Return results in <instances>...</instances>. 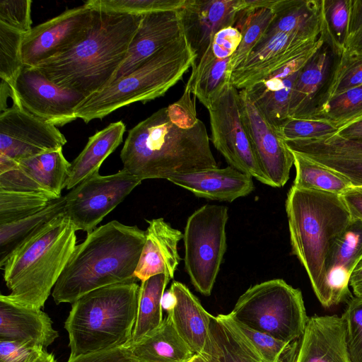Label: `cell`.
<instances>
[{
	"instance_id": "ab89813d",
	"label": "cell",
	"mask_w": 362,
	"mask_h": 362,
	"mask_svg": "<svg viewBox=\"0 0 362 362\" xmlns=\"http://www.w3.org/2000/svg\"><path fill=\"white\" fill-rule=\"evenodd\" d=\"M24 35L0 23V78L15 92L16 78L24 65L21 57Z\"/></svg>"
},
{
	"instance_id": "60d3db41",
	"label": "cell",
	"mask_w": 362,
	"mask_h": 362,
	"mask_svg": "<svg viewBox=\"0 0 362 362\" xmlns=\"http://www.w3.org/2000/svg\"><path fill=\"white\" fill-rule=\"evenodd\" d=\"M185 0H88L84 5L119 13L144 15L153 12L177 11Z\"/></svg>"
},
{
	"instance_id": "db71d44e",
	"label": "cell",
	"mask_w": 362,
	"mask_h": 362,
	"mask_svg": "<svg viewBox=\"0 0 362 362\" xmlns=\"http://www.w3.org/2000/svg\"><path fill=\"white\" fill-rule=\"evenodd\" d=\"M344 50L362 52V28L347 40Z\"/></svg>"
},
{
	"instance_id": "2e32d148",
	"label": "cell",
	"mask_w": 362,
	"mask_h": 362,
	"mask_svg": "<svg viewBox=\"0 0 362 362\" xmlns=\"http://www.w3.org/2000/svg\"><path fill=\"white\" fill-rule=\"evenodd\" d=\"M239 99L242 119L259 165L272 187H281L289 179L293 153L245 89L239 90Z\"/></svg>"
},
{
	"instance_id": "603a6c76",
	"label": "cell",
	"mask_w": 362,
	"mask_h": 362,
	"mask_svg": "<svg viewBox=\"0 0 362 362\" xmlns=\"http://www.w3.org/2000/svg\"><path fill=\"white\" fill-rule=\"evenodd\" d=\"M183 35L177 11L144 14L130 44L127 59L115 81L132 73L150 57Z\"/></svg>"
},
{
	"instance_id": "816d5d0a",
	"label": "cell",
	"mask_w": 362,
	"mask_h": 362,
	"mask_svg": "<svg viewBox=\"0 0 362 362\" xmlns=\"http://www.w3.org/2000/svg\"><path fill=\"white\" fill-rule=\"evenodd\" d=\"M335 134L347 139L362 142V117L339 128Z\"/></svg>"
},
{
	"instance_id": "74e56055",
	"label": "cell",
	"mask_w": 362,
	"mask_h": 362,
	"mask_svg": "<svg viewBox=\"0 0 362 362\" xmlns=\"http://www.w3.org/2000/svg\"><path fill=\"white\" fill-rule=\"evenodd\" d=\"M56 199L40 192L0 190V225L36 214Z\"/></svg>"
},
{
	"instance_id": "e575fe53",
	"label": "cell",
	"mask_w": 362,
	"mask_h": 362,
	"mask_svg": "<svg viewBox=\"0 0 362 362\" xmlns=\"http://www.w3.org/2000/svg\"><path fill=\"white\" fill-rule=\"evenodd\" d=\"M291 152L296 168L294 187L341 195L352 186L350 181L338 172L299 153Z\"/></svg>"
},
{
	"instance_id": "ee69618b",
	"label": "cell",
	"mask_w": 362,
	"mask_h": 362,
	"mask_svg": "<svg viewBox=\"0 0 362 362\" xmlns=\"http://www.w3.org/2000/svg\"><path fill=\"white\" fill-rule=\"evenodd\" d=\"M351 362H362V298L353 296L343 314Z\"/></svg>"
},
{
	"instance_id": "836d02e7",
	"label": "cell",
	"mask_w": 362,
	"mask_h": 362,
	"mask_svg": "<svg viewBox=\"0 0 362 362\" xmlns=\"http://www.w3.org/2000/svg\"><path fill=\"white\" fill-rule=\"evenodd\" d=\"M170 279L160 274L141 281L137 315L129 343L139 341L161 325L163 320L161 300Z\"/></svg>"
},
{
	"instance_id": "4316f807",
	"label": "cell",
	"mask_w": 362,
	"mask_h": 362,
	"mask_svg": "<svg viewBox=\"0 0 362 362\" xmlns=\"http://www.w3.org/2000/svg\"><path fill=\"white\" fill-rule=\"evenodd\" d=\"M362 262V220L351 218L335 241L327 262V274L334 306L347 303L353 296L350 277Z\"/></svg>"
},
{
	"instance_id": "7402d4cb",
	"label": "cell",
	"mask_w": 362,
	"mask_h": 362,
	"mask_svg": "<svg viewBox=\"0 0 362 362\" xmlns=\"http://www.w3.org/2000/svg\"><path fill=\"white\" fill-rule=\"evenodd\" d=\"M299 153L346 177L354 187H362V142L335 134L320 138L285 141Z\"/></svg>"
},
{
	"instance_id": "30bf717a",
	"label": "cell",
	"mask_w": 362,
	"mask_h": 362,
	"mask_svg": "<svg viewBox=\"0 0 362 362\" xmlns=\"http://www.w3.org/2000/svg\"><path fill=\"white\" fill-rule=\"evenodd\" d=\"M207 110L211 141L229 165L272 187L259 165L246 132L239 90L228 83Z\"/></svg>"
},
{
	"instance_id": "52a82bcc",
	"label": "cell",
	"mask_w": 362,
	"mask_h": 362,
	"mask_svg": "<svg viewBox=\"0 0 362 362\" xmlns=\"http://www.w3.org/2000/svg\"><path fill=\"white\" fill-rule=\"evenodd\" d=\"M195 59L196 55L183 35L129 74L86 98L76 108V117L88 123L129 104L163 96L182 78Z\"/></svg>"
},
{
	"instance_id": "9f6ffc18",
	"label": "cell",
	"mask_w": 362,
	"mask_h": 362,
	"mask_svg": "<svg viewBox=\"0 0 362 362\" xmlns=\"http://www.w3.org/2000/svg\"><path fill=\"white\" fill-rule=\"evenodd\" d=\"M34 362H57L54 356L45 351L43 354Z\"/></svg>"
},
{
	"instance_id": "5b68a950",
	"label": "cell",
	"mask_w": 362,
	"mask_h": 362,
	"mask_svg": "<svg viewBox=\"0 0 362 362\" xmlns=\"http://www.w3.org/2000/svg\"><path fill=\"white\" fill-rule=\"evenodd\" d=\"M76 231L63 213L16 248L3 269L11 291L6 297L21 305L42 308L76 246Z\"/></svg>"
},
{
	"instance_id": "cb8c5ba5",
	"label": "cell",
	"mask_w": 362,
	"mask_h": 362,
	"mask_svg": "<svg viewBox=\"0 0 362 362\" xmlns=\"http://www.w3.org/2000/svg\"><path fill=\"white\" fill-rule=\"evenodd\" d=\"M146 222L148 226L145 230V243L134 276L144 281L163 274L172 279L181 261L177 246L183 238V233L163 218L146 220Z\"/></svg>"
},
{
	"instance_id": "9c48e42d",
	"label": "cell",
	"mask_w": 362,
	"mask_h": 362,
	"mask_svg": "<svg viewBox=\"0 0 362 362\" xmlns=\"http://www.w3.org/2000/svg\"><path fill=\"white\" fill-rule=\"evenodd\" d=\"M228 208L206 204L187 218L183 240L185 267L195 289L211 295L226 250Z\"/></svg>"
},
{
	"instance_id": "8992f818",
	"label": "cell",
	"mask_w": 362,
	"mask_h": 362,
	"mask_svg": "<svg viewBox=\"0 0 362 362\" xmlns=\"http://www.w3.org/2000/svg\"><path fill=\"white\" fill-rule=\"evenodd\" d=\"M139 291L136 281L113 284L71 303L64 322L69 357L127 346L136 322Z\"/></svg>"
},
{
	"instance_id": "44dd1931",
	"label": "cell",
	"mask_w": 362,
	"mask_h": 362,
	"mask_svg": "<svg viewBox=\"0 0 362 362\" xmlns=\"http://www.w3.org/2000/svg\"><path fill=\"white\" fill-rule=\"evenodd\" d=\"M321 45L245 89L266 120L277 131L289 119L291 93L299 71Z\"/></svg>"
},
{
	"instance_id": "9a60e30c",
	"label": "cell",
	"mask_w": 362,
	"mask_h": 362,
	"mask_svg": "<svg viewBox=\"0 0 362 362\" xmlns=\"http://www.w3.org/2000/svg\"><path fill=\"white\" fill-rule=\"evenodd\" d=\"M66 139L57 127L23 108L0 113V154L18 162L62 148Z\"/></svg>"
},
{
	"instance_id": "7bdbcfd3",
	"label": "cell",
	"mask_w": 362,
	"mask_h": 362,
	"mask_svg": "<svg viewBox=\"0 0 362 362\" xmlns=\"http://www.w3.org/2000/svg\"><path fill=\"white\" fill-rule=\"evenodd\" d=\"M349 1L323 0L324 29L342 51L348 37Z\"/></svg>"
},
{
	"instance_id": "f1b7e54d",
	"label": "cell",
	"mask_w": 362,
	"mask_h": 362,
	"mask_svg": "<svg viewBox=\"0 0 362 362\" xmlns=\"http://www.w3.org/2000/svg\"><path fill=\"white\" fill-rule=\"evenodd\" d=\"M125 347L137 362H189L196 355L177 333L169 313L159 327Z\"/></svg>"
},
{
	"instance_id": "681fc988",
	"label": "cell",
	"mask_w": 362,
	"mask_h": 362,
	"mask_svg": "<svg viewBox=\"0 0 362 362\" xmlns=\"http://www.w3.org/2000/svg\"><path fill=\"white\" fill-rule=\"evenodd\" d=\"M341 197L351 218L362 220V187L351 186Z\"/></svg>"
},
{
	"instance_id": "ba28073f",
	"label": "cell",
	"mask_w": 362,
	"mask_h": 362,
	"mask_svg": "<svg viewBox=\"0 0 362 362\" xmlns=\"http://www.w3.org/2000/svg\"><path fill=\"white\" fill-rule=\"evenodd\" d=\"M229 314L250 329L288 343L303 334L308 320L300 290L281 279L250 286Z\"/></svg>"
},
{
	"instance_id": "d590c367",
	"label": "cell",
	"mask_w": 362,
	"mask_h": 362,
	"mask_svg": "<svg viewBox=\"0 0 362 362\" xmlns=\"http://www.w3.org/2000/svg\"><path fill=\"white\" fill-rule=\"evenodd\" d=\"M273 5L255 9L243 8L239 11L235 27L240 30L241 40L230 59V74L243 64L266 32L274 18Z\"/></svg>"
},
{
	"instance_id": "6da1fadb",
	"label": "cell",
	"mask_w": 362,
	"mask_h": 362,
	"mask_svg": "<svg viewBox=\"0 0 362 362\" xmlns=\"http://www.w3.org/2000/svg\"><path fill=\"white\" fill-rule=\"evenodd\" d=\"M123 168L139 179H166L217 167L205 124L163 107L129 131L121 150Z\"/></svg>"
},
{
	"instance_id": "4fadbf2b",
	"label": "cell",
	"mask_w": 362,
	"mask_h": 362,
	"mask_svg": "<svg viewBox=\"0 0 362 362\" xmlns=\"http://www.w3.org/2000/svg\"><path fill=\"white\" fill-rule=\"evenodd\" d=\"M93 17L94 10L83 4L32 28L22 42L23 64L35 67L74 47L88 35Z\"/></svg>"
},
{
	"instance_id": "8d00e7d4",
	"label": "cell",
	"mask_w": 362,
	"mask_h": 362,
	"mask_svg": "<svg viewBox=\"0 0 362 362\" xmlns=\"http://www.w3.org/2000/svg\"><path fill=\"white\" fill-rule=\"evenodd\" d=\"M362 117V85L337 95L321 105L310 119L323 121L337 130Z\"/></svg>"
},
{
	"instance_id": "f6af8a7d",
	"label": "cell",
	"mask_w": 362,
	"mask_h": 362,
	"mask_svg": "<svg viewBox=\"0 0 362 362\" xmlns=\"http://www.w3.org/2000/svg\"><path fill=\"white\" fill-rule=\"evenodd\" d=\"M337 129L320 120L289 118L278 130L285 141L325 137L335 134Z\"/></svg>"
},
{
	"instance_id": "e0dca14e",
	"label": "cell",
	"mask_w": 362,
	"mask_h": 362,
	"mask_svg": "<svg viewBox=\"0 0 362 362\" xmlns=\"http://www.w3.org/2000/svg\"><path fill=\"white\" fill-rule=\"evenodd\" d=\"M240 40L238 28L228 27L221 30L192 66L186 86L206 109L230 83V62Z\"/></svg>"
},
{
	"instance_id": "484cf974",
	"label": "cell",
	"mask_w": 362,
	"mask_h": 362,
	"mask_svg": "<svg viewBox=\"0 0 362 362\" xmlns=\"http://www.w3.org/2000/svg\"><path fill=\"white\" fill-rule=\"evenodd\" d=\"M168 180L198 197L221 202H232L255 189L252 176L230 165L176 175Z\"/></svg>"
},
{
	"instance_id": "ffe728a7",
	"label": "cell",
	"mask_w": 362,
	"mask_h": 362,
	"mask_svg": "<svg viewBox=\"0 0 362 362\" xmlns=\"http://www.w3.org/2000/svg\"><path fill=\"white\" fill-rule=\"evenodd\" d=\"M240 11V0H185L177 10L183 34L197 62L214 35L235 27Z\"/></svg>"
},
{
	"instance_id": "6f0895ef",
	"label": "cell",
	"mask_w": 362,
	"mask_h": 362,
	"mask_svg": "<svg viewBox=\"0 0 362 362\" xmlns=\"http://www.w3.org/2000/svg\"><path fill=\"white\" fill-rule=\"evenodd\" d=\"M189 362H207L200 354H196Z\"/></svg>"
},
{
	"instance_id": "5bb4252c",
	"label": "cell",
	"mask_w": 362,
	"mask_h": 362,
	"mask_svg": "<svg viewBox=\"0 0 362 362\" xmlns=\"http://www.w3.org/2000/svg\"><path fill=\"white\" fill-rule=\"evenodd\" d=\"M15 90L22 108L56 127L76 119L75 111L86 98L54 84L37 68L26 65L16 78Z\"/></svg>"
},
{
	"instance_id": "1f68e13d",
	"label": "cell",
	"mask_w": 362,
	"mask_h": 362,
	"mask_svg": "<svg viewBox=\"0 0 362 362\" xmlns=\"http://www.w3.org/2000/svg\"><path fill=\"white\" fill-rule=\"evenodd\" d=\"M201 354L216 362H265L223 314L212 315L208 339Z\"/></svg>"
},
{
	"instance_id": "b9f144b4",
	"label": "cell",
	"mask_w": 362,
	"mask_h": 362,
	"mask_svg": "<svg viewBox=\"0 0 362 362\" xmlns=\"http://www.w3.org/2000/svg\"><path fill=\"white\" fill-rule=\"evenodd\" d=\"M224 316L246 338L265 362H281L283 355L289 348L291 343L279 340L269 334L250 329L236 321L229 313Z\"/></svg>"
},
{
	"instance_id": "7a4b0ae2",
	"label": "cell",
	"mask_w": 362,
	"mask_h": 362,
	"mask_svg": "<svg viewBox=\"0 0 362 362\" xmlns=\"http://www.w3.org/2000/svg\"><path fill=\"white\" fill-rule=\"evenodd\" d=\"M92 9L93 21L86 37L35 66L54 84L86 98L115 81L143 16Z\"/></svg>"
},
{
	"instance_id": "d6986e66",
	"label": "cell",
	"mask_w": 362,
	"mask_h": 362,
	"mask_svg": "<svg viewBox=\"0 0 362 362\" xmlns=\"http://www.w3.org/2000/svg\"><path fill=\"white\" fill-rule=\"evenodd\" d=\"M323 42L300 69L295 81L288 117L310 119L320 105L342 50L325 30Z\"/></svg>"
},
{
	"instance_id": "8fae6325",
	"label": "cell",
	"mask_w": 362,
	"mask_h": 362,
	"mask_svg": "<svg viewBox=\"0 0 362 362\" xmlns=\"http://www.w3.org/2000/svg\"><path fill=\"white\" fill-rule=\"evenodd\" d=\"M141 182L124 168L109 175L96 173L64 196V213L76 230L88 233Z\"/></svg>"
},
{
	"instance_id": "f35d334b",
	"label": "cell",
	"mask_w": 362,
	"mask_h": 362,
	"mask_svg": "<svg viewBox=\"0 0 362 362\" xmlns=\"http://www.w3.org/2000/svg\"><path fill=\"white\" fill-rule=\"evenodd\" d=\"M361 85L362 52L343 50L317 109L332 97Z\"/></svg>"
},
{
	"instance_id": "c3c4849f",
	"label": "cell",
	"mask_w": 362,
	"mask_h": 362,
	"mask_svg": "<svg viewBox=\"0 0 362 362\" xmlns=\"http://www.w3.org/2000/svg\"><path fill=\"white\" fill-rule=\"evenodd\" d=\"M67 362H137L125 347L100 351L69 357Z\"/></svg>"
},
{
	"instance_id": "f907efd6",
	"label": "cell",
	"mask_w": 362,
	"mask_h": 362,
	"mask_svg": "<svg viewBox=\"0 0 362 362\" xmlns=\"http://www.w3.org/2000/svg\"><path fill=\"white\" fill-rule=\"evenodd\" d=\"M361 28L362 0H350L347 40L357 33Z\"/></svg>"
},
{
	"instance_id": "7c38bea8",
	"label": "cell",
	"mask_w": 362,
	"mask_h": 362,
	"mask_svg": "<svg viewBox=\"0 0 362 362\" xmlns=\"http://www.w3.org/2000/svg\"><path fill=\"white\" fill-rule=\"evenodd\" d=\"M322 42V31L310 37L280 30L269 24L243 64L230 74V83L238 90L247 89Z\"/></svg>"
},
{
	"instance_id": "bcb514c9",
	"label": "cell",
	"mask_w": 362,
	"mask_h": 362,
	"mask_svg": "<svg viewBox=\"0 0 362 362\" xmlns=\"http://www.w3.org/2000/svg\"><path fill=\"white\" fill-rule=\"evenodd\" d=\"M30 0H2L0 2V23L26 34L32 29Z\"/></svg>"
},
{
	"instance_id": "3957f363",
	"label": "cell",
	"mask_w": 362,
	"mask_h": 362,
	"mask_svg": "<svg viewBox=\"0 0 362 362\" xmlns=\"http://www.w3.org/2000/svg\"><path fill=\"white\" fill-rule=\"evenodd\" d=\"M145 239L144 230L115 220L88 233L53 288L56 304L73 303L102 287L136 281L134 272Z\"/></svg>"
},
{
	"instance_id": "f5cc1de1",
	"label": "cell",
	"mask_w": 362,
	"mask_h": 362,
	"mask_svg": "<svg viewBox=\"0 0 362 362\" xmlns=\"http://www.w3.org/2000/svg\"><path fill=\"white\" fill-rule=\"evenodd\" d=\"M349 286L355 296L362 298V262L353 271Z\"/></svg>"
},
{
	"instance_id": "11a10c76",
	"label": "cell",
	"mask_w": 362,
	"mask_h": 362,
	"mask_svg": "<svg viewBox=\"0 0 362 362\" xmlns=\"http://www.w3.org/2000/svg\"><path fill=\"white\" fill-rule=\"evenodd\" d=\"M177 303V298L173 291L170 288L164 292L162 300L161 305L163 310H165L167 313H171L175 308Z\"/></svg>"
},
{
	"instance_id": "ac0fdd59",
	"label": "cell",
	"mask_w": 362,
	"mask_h": 362,
	"mask_svg": "<svg viewBox=\"0 0 362 362\" xmlns=\"http://www.w3.org/2000/svg\"><path fill=\"white\" fill-rule=\"evenodd\" d=\"M281 362H351L343 317H308L303 334L291 343Z\"/></svg>"
},
{
	"instance_id": "277c9868",
	"label": "cell",
	"mask_w": 362,
	"mask_h": 362,
	"mask_svg": "<svg viewBox=\"0 0 362 362\" xmlns=\"http://www.w3.org/2000/svg\"><path fill=\"white\" fill-rule=\"evenodd\" d=\"M291 253L305 269L325 308L333 307L327 266L332 248L351 217L341 195L292 186L286 200Z\"/></svg>"
},
{
	"instance_id": "4dcf8cb0",
	"label": "cell",
	"mask_w": 362,
	"mask_h": 362,
	"mask_svg": "<svg viewBox=\"0 0 362 362\" xmlns=\"http://www.w3.org/2000/svg\"><path fill=\"white\" fill-rule=\"evenodd\" d=\"M126 126L122 121L110 123L88 138L83 151L71 163L66 181L67 189H71L89 176L98 173L103 161L119 146L123 140Z\"/></svg>"
},
{
	"instance_id": "d6a6232c",
	"label": "cell",
	"mask_w": 362,
	"mask_h": 362,
	"mask_svg": "<svg viewBox=\"0 0 362 362\" xmlns=\"http://www.w3.org/2000/svg\"><path fill=\"white\" fill-rule=\"evenodd\" d=\"M65 197L54 200L46 208L31 216L0 225V267L23 242L56 217L64 213Z\"/></svg>"
},
{
	"instance_id": "d4e9b609",
	"label": "cell",
	"mask_w": 362,
	"mask_h": 362,
	"mask_svg": "<svg viewBox=\"0 0 362 362\" xmlns=\"http://www.w3.org/2000/svg\"><path fill=\"white\" fill-rule=\"evenodd\" d=\"M59 337L49 315L0 296V341H17L44 349Z\"/></svg>"
},
{
	"instance_id": "7dc6e473",
	"label": "cell",
	"mask_w": 362,
	"mask_h": 362,
	"mask_svg": "<svg viewBox=\"0 0 362 362\" xmlns=\"http://www.w3.org/2000/svg\"><path fill=\"white\" fill-rule=\"evenodd\" d=\"M45 351L40 346L0 341V362H34Z\"/></svg>"
},
{
	"instance_id": "83f0119b",
	"label": "cell",
	"mask_w": 362,
	"mask_h": 362,
	"mask_svg": "<svg viewBox=\"0 0 362 362\" xmlns=\"http://www.w3.org/2000/svg\"><path fill=\"white\" fill-rule=\"evenodd\" d=\"M177 303L170 314L180 337L195 354H201L205 347L212 315L199 299L181 282L174 281L170 286Z\"/></svg>"
},
{
	"instance_id": "680465c9",
	"label": "cell",
	"mask_w": 362,
	"mask_h": 362,
	"mask_svg": "<svg viewBox=\"0 0 362 362\" xmlns=\"http://www.w3.org/2000/svg\"><path fill=\"white\" fill-rule=\"evenodd\" d=\"M202 355L204 358L207 361V362H216L215 361H214L212 358H211L210 357L207 356L205 354H200Z\"/></svg>"
},
{
	"instance_id": "f546056e",
	"label": "cell",
	"mask_w": 362,
	"mask_h": 362,
	"mask_svg": "<svg viewBox=\"0 0 362 362\" xmlns=\"http://www.w3.org/2000/svg\"><path fill=\"white\" fill-rule=\"evenodd\" d=\"M18 165L32 192L44 193L55 199L62 197L71 166L62 148L21 160Z\"/></svg>"
}]
</instances>
